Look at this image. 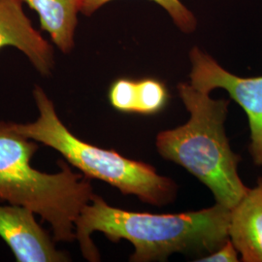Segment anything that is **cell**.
Wrapping results in <instances>:
<instances>
[{"label": "cell", "mask_w": 262, "mask_h": 262, "mask_svg": "<svg viewBox=\"0 0 262 262\" xmlns=\"http://www.w3.org/2000/svg\"><path fill=\"white\" fill-rule=\"evenodd\" d=\"M231 210L215 204L196 212L152 215L110 206L94 194L75 222L76 240L86 260L100 254L91 235L103 233L113 243L122 239L134 247L130 261L164 260L176 253H213L229 239Z\"/></svg>", "instance_id": "cell-1"}, {"label": "cell", "mask_w": 262, "mask_h": 262, "mask_svg": "<svg viewBox=\"0 0 262 262\" xmlns=\"http://www.w3.org/2000/svg\"><path fill=\"white\" fill-rule=\"evenodd\" d=\"M39 143L20 134L15 122L0 121V202L28 208L53 230L56 243L76 240L75 222L94 195L91 179L58 160V172L33 168Z\"/></svg>", "instance_id": "cell-2"}, {"label": "cell", "mask_w": 262, "mask_h": 262, "mask_svg": "<svg viewBox=\"0 0 262 262\" xmlns=\"http://www.w3.org/2000/svg\"><path fill=\"white\" fill-rule=\"evenodd\" d=\"M179 95L190 118L174 129L157 136V149L195 176L214 194L216 204L232 210L249 190L238 174L240 157L231 150L225 122L229 101L213 99L187 83L178 84Z\"/></svg>", "instance_id": "cell-3"}, {"label": "cell", "mask_w": 262, "mask_h": 262, "mask_svg": "<svg viewBox=\"0 0 262 262\" xmlns=\"http://www.w3.org/2000/svg\"><path fill=\"white\" fill-rule=\"evenodd\" d=\"M32 94L37 119L28 123L15 122L20 134L52 148L85 177L103 181L122 194L135 195L157 206L173 200L176 186L172 180L160 176L149 164L79 139L61 122L55 104L40 85L34 86Z\"/></svg>", "instance_id": "cell-4"}, {"label": "cell", "mask_w": 262, "mask_h": 262, "mask_svg": "<svg viewBox=\"0 0 262 262\" xmlns=\"http://www.w3.org/2000/svg\"><path fill=\"white\" fill-rule=\"evenodd\" d=\"M189 58L191 85L208 94L215 89H224L248 115L250 152L254 163L262 166V76L242 78L234 75L197 47L190 51Z\"/></svg>", "instance_id": "cell-5"}, {"label": "cell", "mask_w": 262, "mask_h": 262, "mask_svg": "<svg viewBox=\"0 0 262 262\" xmlns=\"http://www.w3.org/2000/svg\"><path fill=\"white\" fill-rule=\"evenodd\" d=\"M0 237L17 262H67L71 258L57 250L54 237L35 220V214L19 205H0Z\"/></svg>", "instance_id": "cell-6"}, {"label": "cell", "mask_w": 262, "mask_h": 262, "mask_svg": "<svg viewBox=\"0 0 262 262\" xmlns=\"http://www.w3.org/2000/svg\"><path fill=\"white\" fill-rule=\"evenodd\" d=\"M5 47L18 49L40 75H52L54 48L32 26L20 0H0V50Z\"/></svg>", "instance_id": "cell-7"}, {"label": "cell", "mask_w": 262, "mask_h": 262, "mask_svg": "<svg viewBox=\"0 0 262 262\" xmlns=\"http://www.w3.org/2000/svg\"><path fill=\"white\" fill-rule=\"evenodd\" d=\"M228 232L244 262H262V178L231 210Z\"/></svg>", "instance_id": "cell-8"}, {"label": "cell", "mask_w": 262, "mask_h": 262, "mask_svg": "<svg viewBox=\"0 0 262 262\" xmlns=\"http://www.w3.org/2000/svg\"><path fill=\"white\" fill-rule=\"evenodd\" d=\"M39 16L41 29L60 52L69 54L75 46L78 14L82 0H20Z\"/></svg>", "instance_id": "cell-9"}, {"label": "cell", "mask_w": 262, "mask_h": 262, "mask_svg": "<svg viewBox=\"0 0 262 262\" xmlns=\"http://www.w3.org/2000/svg\"><path fill=\"white\" fill-rule=\"evenodd\" d=\"M114 0H82L81 13L84 16H92L105 4ZM168 12L174 24L183 32L190 33L196 28V19L180 0H152Z\"/></svg>", "instance_id": "cell-10"}, {"label": "cell", "mask_w": 262, "mask_h": 262, "mask_svg": "<svg viewBox=\"0 0 262 262\" xmlns=\"http://www.w3.org/2000/svg\"><path fill=\"white\" fill-rule=\"evenodd\" d=\"M168 93L165 85L152 78L137 81L136 113L156 114L163 109L167 102Z\"/></svg>", "instance_id": "cell-11"}, {"label": "cell", "mask_w": 262, "mask_h": 262, "mask_svg": "<svg viewBox=\"0 0 262 262\" xmlns=\"http://www.w3.org/2000/svg\"><path fill=\"white\" fill-rule=\"evenodd\" d=\"M108 97L116 110L120 112L136 113L137 81L128 78L115 80L110 85Z\"/></svg>", "instance_id": "cell-12"}, {"label": "cell", "mask_w": 262, "mask_h": 262, "mask_svg": "<svg viewBox=\"0 0 262 262\" xmlns=\"http://www.w3.org/2000/svg\"><path fill=\"white\" fill-rule=\"evenodd\" d=\"M196 261L201 262H237L238 259V251L230 239H228L223 246H221L215 252L203 256Z\"/></svg>", "instance_id": "cell-13"}]
</instances>
